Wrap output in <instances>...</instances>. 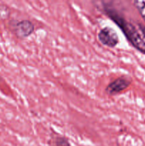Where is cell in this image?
<instances>
[{"label": "cell", "mask_w": 145, "mask_h": 146, "mask_svg": "<svg viewBox=\"0 0 145 146\" xmlns=\"http://www.w3.org/2000/svg\"><path fill=\"white\" fill-rule=\"evenodd\" d=\"M9 15V11L8 8L4 5H0V19H5L8 18Z\"/></svg>", "instance_id": "52a82bcc"}, {"label": "cell", "mask_w": 145, "mask_h": 146, "mask_svg": "<svg viewBox=\"0 0 145 146\" xmlns=\"http://www.w3.org/2000/svg\"><path fill=\"white\" fill-rule=\"evenodd\" d=\"M132 78L126 76H121L112 81L105 88V91L107 95L115 96L127 89L132 84Z\"/></svg>", "instance_id": "3957f363"}, {"label": "cell", "mask_w": 145, "mask_h": 146, "mask_svg": "<svg viewBox=\"0 0 145 146\" xmlns=\"http://www.w3.org/2000/svg\"><path fill=\"white\" fill-rule=\"evenodd\" d=\"M133 4L145 22V0H144V1H134Z\"/></svg>", "instance_id": "8992f818"}, {"label": "cell", "mask_w": 145, "mask_h": 146, "mask_svg": "<svg viewBox=\"0 0 145 146\" xmlns=\"http://www.w3.org/2000/svg\"><path fill=\"white\" fill-rule=\"evenodd\" d=\"M98 38L102 45L109 48H115L119 41L117 31L109 26L103 27L100 30L98 34Z\"/></svg>", "instance_id": "277c9868"}, {"label": "cell", "mask_w": 145, "mask_h": 146, "mask_svg": "<svg viewBox=\"0 0 145 146\" xmlns=\"http://www.w3.org/2000/svg\"><path fill=\"white\" fill-rule=\"evenodd\" d=\"M50 146H71V143L67 137L61 135L53 131L48 141Z\"/></svg>", "instance_id": "5b68a950"}, {"label": "cell", "mask_w": 145, "mask_h": 146, "mask_svg": "<svg viewBox=\"0 0 145 146\" xmlns=\"http://www.w3.org/2000/svg\"><path fill=\"white\" fill-rule=\"evenodd\" d=\"M102 9L105 14L120 29L131 45L145 55V26L125 18L111 2H102Z\"/></svg>", "instance_id": "6da1fadb"}, {"label": "cell", "mask_w": 145, "mask_h": 146, "mask_svg": "<svg viewBox=\"0 0 145 146\" xmlns=\"http://www.w3.org/2000/svg\"><path fill=\"white\" fill-rule=\"evenodd\" d=\"M9 28L13 34L20 39L28 38L34 33L35 29L32 21L28 19L11 20L9 22Z\"/></svg>", "instance_id": "7a4b0ae2"}]
</instances>
